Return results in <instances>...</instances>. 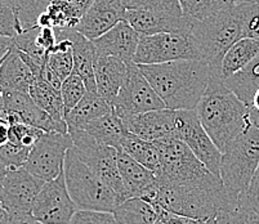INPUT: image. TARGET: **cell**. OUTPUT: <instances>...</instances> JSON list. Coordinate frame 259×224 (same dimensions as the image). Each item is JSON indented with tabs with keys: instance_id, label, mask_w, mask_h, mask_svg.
Segmentation results:
<instances>
[{
	"instance_id": "cell-42",
	"label": "cell",
	"mask_w": 259,
	"mask_h": 224,
	"mask_svg": "<svg viewBox=\"0 0 259 224\" xmlns=\"http://www.w3.org/2000/svg\"><path fill=\"white\" fill-rule=\"evenodd\" d=\"M155 224H205V221L178 215L164 209H157V218Z\"/></svg>"
},
{
	"instance_id": "cell-54",
	"label": "cell",
	"mask_w": 259,
	"mask_h": 224,
	"mask_svg": "<svg viewBox=\"0 0 259 224\" xmlns=\"http://www.w3.org/2000/svg\"><path fill=\"white\" fill-rule=\"evenodd\" d=\"M235 3H254L256 0H234Z\"/></svg>"
},
{
	"instance_id": "cell-52",
	"label": "cell",
	"mask_w": 259,
	"mask_h": 224,
	"mask_svg": "<svg viewBox=\"0 0 259 224\" xmlns=\"http://www.w3.org/2000/svg\"><path fill=\"white\" fill-rule=\"evenodd\" d=\"M250 186H259V165H258V169H256L255 174H254V178L251 181Z\"/></svg>"
},
{
	"instance_id": "cell-48",
	"label": "cell",
	"mask_w": 259,
	"mask_h": 224,
	"mask_svg": "<svg viewBox=\"0 0 259 224\" xmlns=\"http://www.w3.org/2000/svg\"><path fill=\"white\" fill-rule=\"evenodd\" d=\"M249 119H250L251 124L259 129V111L249 107Z\"/></svg>"
},
{
	"instance_id": "cell-37",
	"label": "cell",
	"mask_w": 259,
	"mask_h": 224,
	"mask_svg": "<svg viewBox=\"0 0 259 224\" xmlns=\"http://www.w3.org/2000/svg\"><path fill=\"white\" fill-rule=\"evenodd\" d=\"M126 9H147L170 16H185L180 0H122Z\"/></svg>"
},
{
	"instance_id": "cell-7",
	"label": "cell",
	"mask_w": 259,
	"mask_h": 224,
	"mask_svg": "<svg viewBox=\"0 0 259 224\" xmlns=\"http://www.w3.org/2000/svg\"><path fill=\"white\" fill-rule=\"evenodd\" d=\"M160 153L161 174L157 178L186 186H211L222 182L211 173L183 141L177 137L154 142Z\"/></svg>"
},
{
	"instance_id": "cell-3",
	"label": "cell",
	"mask_w": 259,
	"mask_h": 224,
	"mask_svg": "<svg viewBox=\"0 0 259 224\" xmlns=\"http://www.w3.org/2000/svg\"><path fill=\"white\" fill-rule=\"evenodd\" d=\"M222 76H210L208 88L195 111L221 152L228 143L251 125L249 107L225 85Z\"/></svg>"
},
{
	"instance_id": "cell-56",
	"label": "cell",
	"mask_w": 259,
	"mask_h": 224,
	"mask_svg": "<svg viewBox=\"0 0 259 224\" xmlns=\"http://www.w3.org/2000/svg\"><path fill=\"white\" fill-rule=\"evenodd\" d=\"M231 224H234V223H232V219H231Z\"/></svg>"
},
{
	"instance_id": "cell-38",
	"label": "cell",
	"mask_w": 259,
	"mask_h": 224,
	"mask_svg": "<svg viewBox=\"0 0 259 224\" xmlns=\"http://www.w3.org/2000/svg\"><path fill=\"white\" fill-rule=\"evenodd\" d=\"M44 133L46 131L41 129L35 128L22 121L13 122L9 125V142L32 148Z\"/></svg>"
},
{
	"instance_id": "cell-55",
	"label": "cell",
	"mask_w": 259,
	"mask_h": 224,
	"mask_svg": "<svg viewBox=\"0 0 259 224\" xmlns=\"http://www.w3.org/2000/svg\"><path fill=\"white\" fill-rule=\"evenodd\" d=\"M205 224H215V218H213V219H209L208 221H205Z\"/></svg>"
},
{
	"instance_id": "cell-1",
	"label": "cell",
	"mask_w": 259,
	"mask_h": 224,
	"mask_svg": "<svg viewBox=\"0 0 259 224\" xmlns=\"http://www.w3.org/2000/svg\"><path fill=\"white\" fill-rule=\"evenodd\" d=\"M152 88L170 110H195L210 79L202 60H178L160 65H138Z\"/></svg>"
},
{
	"instance_id": "cell-18",
	"label": "cell",
	"mask_w": 259,
	"mask_h": 224,
	"mask_svg": "<svg viewBox=\"0 0 259 224\" xmlns=\"http://www.w3.org/2000/svg\"><path fill=\"white\" fill-rule=\"evenodd\" d=\"M125 21L140 35H155L160 32L191 34L194 20L186 16H170L147 9H126Z\"/></svg>"
},
{
	"instance_id": "cell-57",
	"label": "cell",
	"mask_w": 259,
	"mask_h": 224,
	"mask_svg": "<svg viewBox=\"0 0 259 224\" xmlns=\"http://www.w3.org/2000/svg\"><path fill=\"white\" fill-rule=\"evenodd\" d=\"M256 2H258V3H259V0H256Z\"/></svg>"
},
{
	"instance_id": "cell-33",
	"label": "cell",
	"mask_w": 259,
	"mask_h": 224,
	"mask_svg": "<svg viewBox=\"0 0 259 224\" xmlns=\"http://www.w3.org/2000/svg\"><path fill=\"white\" fill-rule=\"evenodd\" d=\"M46 12L52 18L53 29H75L81 20V13L67 0H51Z\"/></svg>"
},
{
	"instance_id": "cell-8",
	"label": "cell",
	"mask_w": 259,
	"mask_h": 224,
	"mask_svg": "<svg viewBox=\"0 0 259 224\" xmlns=\"http://www.w3.org/2000/svg\"><path fill=\"white\" fill-rule=\"evenodd\" d=\"M74 142V151L108 187L111 188L120 201L128 199L121 176L117 169V148L103 145L81 129H69Z\"/></svg>"
},
{
	"instance_id": "cell-43",
	"label": "cell",
	"mask_w": 259,
	"mask_h": 224,
	"mask_svg": "<svg viewBox=\"0 0 259 224\" xmlns=\"http://www.w3.org/2000/svg\"><path fill=\"white\" fill-rule=\"evenodd\" d=\"M231 219L234 224H259V213L250 207L239 205L231 214Z\"/></svg>"
},
{
	"instance_id": "cell-26",
	"label": "cell",
	"mask_w": 259,
	"mask_h": 224,
	"mask_svg": "<svg viewBox=\"0 0 259 224\" xmlns=\"http://www.w3.org/2000/svg\"><path fill=\"white\" fill-rule=\"evenodd\" d=\"M223 81L231 92H234L245 105L250 107L254 94L259 89V53L239 72Z\"/></svg>"
},
{
	"instance_id": "cell-31",
	"label": "cell",
	"mask_w": 259,
	"mask_h": 224,
	"mask_svg": "<svg viewBox=\"0 0 259 224\" xmlns=\"http://www.w3.org/2000/svg\"><path fill=\"white\" fill-rule=\"evenodd\" d=\"M47 63L63 81L74 71L71 41L69 39H58L57 44L47 54Z\"/></svg>"
},
{
	"instance_id": "cell-49",
	"label": "cell",
	"mask_w": 259,
	"mask_h": 224,
	"mask_svg": "<svg viewBox=\"0 0 259 224\" xmlns=\"http://www.w3.org/2000/svg\"><path fill=\"white\" fill-rule=\"evenodd\" d=\"M215 224H231V214L222 213L215 218Z\"/></svg>"
},
{
	"instance_id": "cell-21",
	"label": "cell",
	"mask_w": 259,
	"mask_h": 224,
	"mask_svg": "<svg viewBox=\"0 0 259 224\" xmlns=\"http://www.w3.org/2000/svg\"><path fill=\"white\" fill-rule=\"evenodd\" d=\"M58 39H69L72 46L74 56V71L84 80L88 92H97L96 80H94V51L93 41L80 34L75 29H54Z\"/></svg>"
},
{
	"instance_id": "cell-5",
	"label": "cell",
	"mask_w": 259,
	"mask_h": 224,
	"mask_svg": "<svg viewBox=\"0 0 259 224\" xmlns=\"http://www.w3.org/2000/svg\"><path fill=\"white\" fill-rule=\"evenodd\" d=\"M259 165V129L253 124L234 138L222 152L221 179L230 199L239 205Z\"/></svg>"
},
{
	"instance_id": "cell-10",
	"label": "cell",
	"mask_w": 259,
	"mask_h": 224,
	"mask_svg": "<svg viewBox=\"0 0 259 224\" xmlns=\"http://www.w3.org/2000/svg\"><path fill=\"white\" fill-rule=\"evenodd\" d=\"M166 108L165 103L150 84L137 63H129L128 72L119 94L112 103V110L120 117Z\"/></svg>"
},
{
	"instance_id": "cell-20",
	"label": "cell",
	"mask_w": 259,
	"mask_h": 224,
	"mask_svg": "<svg viewBox=\"0 0 259 224\" xmlns=\"http://www.w3.org/2000/svg\"><path fill=\"white\" fill-rule=\"evenodd\" d=\"M128 65L112 56H98L94 58V80L97 93L112 106L119 94L128 72Z\"/></svg>"
},
{
	"instance_id": "cell-53",
	"label": "cell",
	"mask_w": 259,
	"mask_h": 224,
	"mask_svg": "<svg viewBox=\"0 0 259 224\" xmlns=\"http://www.w3.org/2000/svg\"><path fill=\"white\" fill-rule=\"evenodd\" d=\"M4 111V100H3V93L0 91V114Z\"/></svg>"
},
{
	"instance_id": "cell-11",
	"label": "cell",
	"mask_w": 259,
	"mask_h": 224,
	"mask_svg": "<svg viewBox=\"0 0 259 224\" xmlns=\"http://www.w3.org/2000/svg\"><path fill=\"white\" fill-rule=\"evenodd\" d=\"M72 146L74 142L69 133H44L31 148L23 167L43 181H53L63 171L66 153Z\"/></svg>"
},
{
	"instance_id": "cell-35",
	"label": "cell",
	"mask_w": 259,
	"mask_h": 224,
	"mask_svg": "<svg viewBox=\"0 0 259 224\" xmlns=\"http://www.w3.org/2000/svg\"><path fill=\"white\" fill-rule=\"evenodd\" d=\"M87 92L88 89L85 86V82L75 71H72L63 80L62 85H61V97L63 101L65 115L69 114L70 111L80 102V100L85 96Z\"/></svg>"
},
{
	"instance_id": "cell-15",
	"label": "cell",
	"mask_w": 259,
	"mask_h": 224,
	"mask_svg": "<svg viewBox=\"0 0 259 224\" xmlns=\"http://www.w3.org/2000/svg\"><path fill=\"white\" fill-rule=\"evenodd\" d=\"M126 8L122 0H94L75 27L89 40L102 36L115 25L125 21Z\"/></svg>"
},
{
	"instance_id": "cell-51",
	"label": "cell",
	"mask_w": 259,
	"mask_h": 224,
	"mask_svg": "<svg viewBox=\"0 0 259 224\" xmlns=\"http://www.w3.org/2000/svg\"><path fill=\"white\" fill-rule=\"evenodd\" d=\"M250 108H254V110L259 111V89L255 92V94H254L253 101H251Z\"/></svg>"
},
{
	"instance_id": "cell-40",
	"label": "cell",
	"mask_w": 259,
	"mask_h": 224,
	"mask_svg": "<svg viewBox=\"0 0 259 224\" xmlns=\"http://www.w3.org/2000/svg\"><path fill=\"white\" fill-rule=\"evenodd\" d=\"M70 224H117V221L111 211L77 209Z\"/></svg>"
},
{
	"instance_id": "cell-27",
	"label": "cell",
	"mask_w": 259,
	"mask_h": 224,
	"mask_svg": "<svg viewBox=\"0 0 259 224\" xmlns=\"http://www.w3.org/2000/svg\"><path fill=\"white\" fill-rule=\"evenodd\" d=\"M117 224H155L157 209L142 197H129L114 209Z\"/></svg>"
},
{
	"instance_id": "cell-45",
	"label": "cell",
	"mask_w": 259,
	"mask_h": 224,
	"mask_svg": "<svg viewBox=\"0 0 259 224\" xmlns=\"http://www.w3.org/2000/svg\"><path fill=\"white\" fill-rule=\"evenodd\" d=\"M8 224H41L32 216L31 213L8 214Z\"/></svg>"
},
{
	"instance_id": "cell-17",
	"label": "cell",
	"mask_w": 259,
	"mask_h": 224,
	"mask_svg": "<svg viewBox=\"0 0 259 224\" xmlns=\"http://www.w3.org/2000/svg\"><path fill=\"white\" fill-rule=\"evenodd\" d=\"M129 133L136 134L140 138L156 142L160 139L177 137L176 131V110L162 108L129 115L121 117Z\"/></svg>"
},
{
	"instance_id": "cell-25",
	"label": "cell",
	"mask_w": 259,
	"mask_h": 224,
	"mask_svg": "<svg viewBox=\"0 0 259 224\" xmlns=\"http://www.w3.org/2000/svg\"><path fill=\"white\" fill-rule=\"evenodd\" d=\"M81 130H85L98 142L115 148H121L122 139L128 134L125 124L114 110L89 122Z\"/></svg>"
},
{
	"instance_id": "cell-14",
	"label": "cell",
	"mask_w": 259,
	"mask_h": 224,
	"mask_svg": "<svg viewBox=\"0 0 259 224\" xmlns=\"http://www.w3.org/2000/svg\"><path fill=\"white\" fill-rule=\"evenodd\" d=\"M46 181L37 178L25 167L8 169L4 178L0 205L8 214L31 213L37 193Z\"/></svg>"
},
{
	"instance_id": "cell-46",
	"label": "cell",
	"mask_w": 259,
	"mask_h": 224,
	"mask_svg": "<svg viewBox=\"0 0 259 224\" xmlns=\"http://www.w3.org/2000/svg\"><path fill=\"white\" fill-rule=\"evenodd\" d=\"M13 46V39L12 37H7L0 35V61L3 60L4 56L8 53L11 47Z\"/></svg>"
},
{
	"instance_id": "cell-13",
	"label": "cell",
	"mask_w": 259,
	"mask_h": 224,
	"mask_svg": "<svg viewBox=\"0 0 259 224\" xmlns=\"http://www.w3.org/2000/svg\"><path fill=\"white\" fill-rule=\"evenodd\" d=\"M77 206L66 186L65 171L46 185L37 193L31 214L41 224H70Z\"/></svg>"
},
{
	"instance_id": "cell-12",
	"label": "cell",
	"mask_w": 259,
	"mask_h": 224,
	"mask_svg": "<svg viewBox=\"0 0 259 224\" xmlns=\"http://www.w3.org/2000/svg\"><path fill=\"white\" fill-rule=\"evenodd\" d=\"M176 131L177 138L183 141L211 173L220 176L222 152L202 126L196 111L177 110Z\"/></svg>"
},
{
	"instance_id": "cell-44",
	"label": "cell",
	"mask_w": 259,
	"mask_h": 224,
	"mask_svg": "<svg viewBox=\"0 0 259 224\" xmlns=\"http://www.w3.org/2000/svg\"><path fill=\"white\" fill-rule=\"evenodd\" d=\"M239 205L250 207L254 211L259 213V186H250L246 193L240 197Z\"/></svg>"
},
{
	"instance_id": "cell-24",
	"label": "cell",
	"mask_w": 259,
	"mask_h": 224,
	"mask_svg": "<svg viewBox=\"0 0 259 224\" xmlns=\"http://www.w3.org/2000/svg\"><path fill=\"white\" fill-rule=\"evenodd\" d=\"M112 110V106L106 102L97 92H87L80 102L65 115L69 129H84L89 122L97 120Z\"/></svg>"
},
{
	"instance_id": "cell-50",
	"label": "cell",
	"mask_w": 259,
	"mask_h": 224,
	"mask_svg": "<svg viewBox=\"0 0 259 224\" xmlns=\"http://www.w3.org/2000/svg\"><path fill=\"white\" fill-rule=\"evenodd\" d=\"M7 170H8V169L4 166L3 162L0 161V196H2V191H3V183H4V178H6Z\"/></svg>"
},
{
	"instance_id": "cell-2",
	"label": "cell",
	"mask_w": 259,
	"mask_h": 224,
	"mask_svg": "<svg viewBox=\"0 0 259 224\" xmlns=\"http://www.w3.org/2000/svg\"><path fill=\"white\" fill-rule=\"evenodd\" d=\"M156 209L197 220L208 221L222 213L232 214L236 205L230 199L223 182L211 186L174 185L157 178L152 190L142 197Z\"/></svg>"
},
{
	"instance_id": "cell-32",
	"label": "cell",
	"mask_w": 259,
	"mask_h": 224,
	"mask_svg": "<svg viewBox=\"0 0 259 224\" xmlns=\"http://www.w3.org/2000/svg\"><path fill=\"white\" fill-rule=\"evenodd\" d=\"M183 15L191 20H204L235 6L234 0H180Z\"/></svg>"
},
{
	"instance_id": "cell-28",
	"label": "cell",
	"mask_w": 259,
	"mask_h": 224,
	"mask_svg": "<svg viewBox=\"0 0 259 224\" xmlns=\"http://www.w3.org/2000/svg\"><path fill=\"white\" fill-rule=\"evenodd\" d=\"M121 150L125 151L129 156L133 157L141 165L150 169L156 176L161 174L160 153L154 142L146 141L128 131V134L122 139Z\"/></svg>"
},
{
	"instance_id": "cell-23",
	"label": "cell",
	"mask_w": 259,
	"mask_h": 224,
	"mask_svg": "<svg viewBox=\"0 0 259 224\" xmlns=\"http://www.w3.org/2000/svg\"><path fill=\"white\" fill-rule=\"evenodd\" d=\"M34 81L31 68L22 58L20 49L13 44L0 62V91L29 93Z\"/></svg>"
},
{
	"instance_id": "cell-16",
	"label": "cell",
	"mask_w": 259,
	"mask_h": 224,
	"mask_svg": "<svg viewBox=\"0 0 259 224\" xmlns=\"http://www.w3.org/2000/svg\"><path fill=\"white\" fill-rule=\"evenodd\" d=\"M3 93L4 111L17 115L25 124H29L43 131H58L69 133V126L66 122H58L51 115L40 108L29 93L16 91H6Z\"/></svg>"
},
{
	"instance_id": "cell-29",
	"label": "cell",
	"mask_w": 259,
	"mask_h": 224,
	"mask_svg": "<svg viewBox=\"0 0 259 224\" xmlns=\"http://www.w3.org/2000/svg\"><path fill=\"white\" fill-rule=\"evenodd\" d=\"M259 53V43L253 39L242 37L234 44L225 54L221 66L223 79L232 76L248 65Z\"/></svg>"
},
{
	"instance_id": "cell-9",
	"label": "cell",
	"mask_w": 259,
	"mask_h": 224,
	"mask_svg": "<svg viewBox=\"0 0 259 224\" xmlns=\"http://www.w3.org/2000/svg\"><path fill=\"white\" fill-rule=\"evenodd\" d=\"M178 60H200L191 34L160 32L141 35L133 62L137 65H160Z\"/></svg>"
},
{
	"instance_id": "cell-41",
	"label": "cell",
	"mask_w": 259,
	"mask_h": 224,
	"mask_svg": "<svg viewBox=\"0 0 259 224\" xmlns=\"http://www.w3.org/2000/svg\"><path fill=\"white\" fill-rule=\"evenodd\" d=\"M20 32V25H18L13 11L0 3V35L13 39Z\"/></svg>"
},
{
	"instance_id": "cell-39",
	"label": "cell",
	"mask_w": 259,
	"mask_h": 224,
	"mask_svg": "<svg viewBox=\"0 0 259 224\" xmlns=\"http://www.w3.org/2000/svg\"><path fill=\"white\" fill-rule=\"evenodd\" d=\"M31 148L25 147L22 145L7 142L6 145L0 146V161L3 162L7 169H17L22 167L27 161Z\"/></svg>"
},
{
	"instance_id": "cell-4",
	"label": "cell",
	"mask_w": 259,
	"mask_h": 224,
	"mask_svg": "<svg viewBox=\"0 0 259 224\" xmlns=\"http://www.w3.org/2000/svg\"><path fill=\"white\" fill-rule=\"evenodd\" d=\"M191 37L194 40L200 60L205 61L210 66V76H222L221 66L225 54L236 41L242 39L241 22L236 4L227 11L204 20H194Z\"/></svg>"
},
{
	"instance_id": "cell-6",
	"label": "cell",
	"mask_w": 259,
	"mask_h": 224,
	"mask_svg": "<svg viewBox=\"0 0 259 224\" xmlns=\"http://www.w3.org/2000/svg\"><path fill=\"white\" fill-rule=\"evenodd\" d=\"M63 171L67 190L77 209L112 213L121 202L119 196L85 162L80 160L72 147L66 153Z\"/></svg>"
},
{
	"instance_id": "cell-34",
	"label": "cell",
	"mask_w": 259,
	"mask_h": 224,
	"mask_svg": "<svg viewBox=\"0 0 259 224\" xmlns=\"http://www.w3.org/2000/svg\"><path fill=\"white\" fill-rule=\"evenodd\" d=\"M0 3L13 11L21 32L36 26L37 16L43 12L40 0H0Z\"/></svg>"
},
{
	"instance_id": "cell-47",
	"label": "cell",
	"mask_w": 259,
	"mask_h": 224,
	"mask_svg": "<svg viewBox=\"0 0 259 224\" xmlns=\"http://www.w3.org/2000/svg\"><path fill=\"white\" fill-rule=\"evenodd\" d=\"M9 141V124L0 119V146L6 145Z\"/></svg>"
},
{
	"instance_id": "cell-19",
	"label": "cell",
	"mask_w": 259,
	"mask_h": 224,
	"mask_svg": "<svg viewBox=\"0 0 259 224\" xmlns=\"http://www.w3.org/2000/svg\"><path fill=\"white\" fill-rule=\"evenodd\" d=\"M140 39L141 35L126 21H121L102 36L92 41L98 56H112L125 63H132Z\"/></svg>"
},
{
	"instance_id": "cell-22",
	"label": "cell",
	"mask_w": 259,
	"mask_h": 224,
	"mask_svg": "<svg viewBox=\"0 0 259 224\" xmlns=\"http://www.w3.org/2000/svg\"><path fill=\"white\" fill-rule=\"evenodd\" d=\"M117 169L128 199L145 197L157 181V176L150 169L136 161L121 148H117Z\"/></svg>"
},
{
	"instance_id": "cell-30",
	"label": "cell",
	"mask_w": 259,
	"mask_h": 224,
	"mask_svg": "<svg viewBox=\"0 0 259 224\" xmlns=\"http://www.w3.org/2000/svg\"><path fill=\"white\" fill-rule=\"evenodd\" d=\"M29 94L34 100V102L47 111L56 121L66 122L65 120V108H63V101L61 97V91L54 89L46 80L41 77H36L32 85L30 86ZM67 124V122H66Z\"/></svg>"
},
{
	"instance_id": "cell-36",
	"label": "cell",
	"mask_w": 259,
	"mask_h": 224,
	"mask_svg": "<svg viewBox=\"0 0 259 224\" xmlns=\"http://www.w3.org/2000/svg\"><path fill=\"white\" fill-rule=\"evenodd\" d=\"M241 22V36L259 43V3H235Z\"/></svg>"
}]
</instances>
